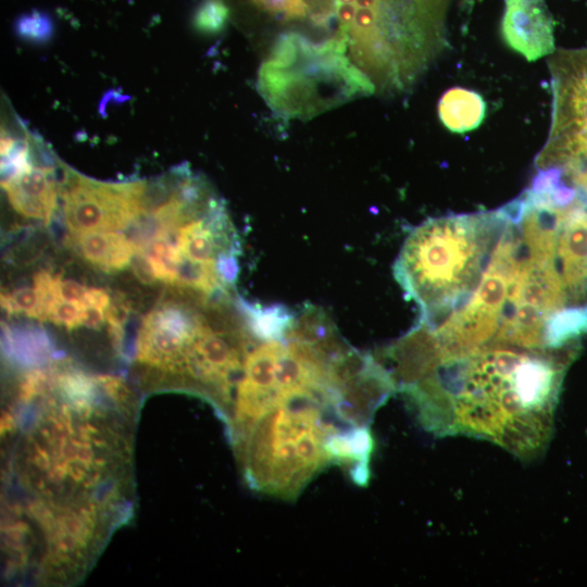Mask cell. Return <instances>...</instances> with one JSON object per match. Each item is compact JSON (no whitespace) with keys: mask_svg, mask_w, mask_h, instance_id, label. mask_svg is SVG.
I'll use <instances>...</instances> for the list:
<instances>
[{"mask_svg":"<svg viewBox=\"0 0 587 587\" xmlns=\"http://www.w3.org/2000/svg\"><path fill=\"white\" fill-rule=\"evenodd\" d=\"M248 485L292 500L321 471L346 470L354 483L370 476V427L349 422L342 403L326 396H301L273 408L235 444Z\"/></svg>","mask_w":587,"mask_h":587,"instance_id":"1","label":"cell"},{"mask_svg":"<svg viewBox=\"0 0 587 587\" xmlns=\"http://www.w3.org/2000/svg\"><path fill=\"white\" fill-rule=\"evenodd\" d=\"M486 115V102L474 90L453 87L438 102V116L446 128L463 134L477 128Z\"/></svg>","mask_w":587,"mask_h":587,"instance_id":"11","label":"cell"},{"mask_svg":"<svg viewBox=\"0 0 587 587\" xmlns=\"http://www.w3.org/2000/svg\"><path fill=\"white\" fill-rule=\"evenodd\" d=\"M587 335V304L564 307L547 320L544 332L546 349H574V341Z\"/></svg>","mask_w":587,"mask_h":587,"instance_id":"12","label":"cell"},{"mask_svg":"<svg viewBox=\"0 0 587 587\" xmlns=\"http://www.w3.org/2000/svg\"><path fill=\"white\" fill-rule=\"evenodd\" d=\"M105 321V311L95 305L83 304L82 324L89 328H99Z\"/></svg>","mask_w":587,"mask_h":587,"instance_id":"21","label":"cell"},{"mask_svg":"<svg viewBox=\"0 0 587 587\" xmlns=\"http://www.w3.org/2000/svg\"><path fill=\"white\" fill-rule=\"evenodd\" d=\"M61 196L71 233L122 230L147 210L141 180L100 182L67 171Z\"/></svg>","mask_w":587,"mask_h":587,"instance_id":"5","label":"cell"},{"mask_svg":"<svg viewBox=\"0 0 587 587\" xmlns=\"http://www.w3.org/2000/svg\"><path fill=\"white\" fill-rule=\"evenodd\" d=\"M229 9L223 0H204L196 10L192 24L197 32L214 35L223 30Z\"/></svg>","mask_w":587,"mask_h":587,"instance_id":"15","label":"cell"},{"mask_svg":"<svg viewBox=\"0 0 587 587\" xmlns=\"http://www.w3.org/2000/svg\"><path fill=\"white\" fill-rule=\"evenodd\" d=\"M5 348L9 353L24 364H36L49 354L47 337L39 330L11 329L4 326Z\"/></svg>","mask_w":587,"mask_h":587,"instance_id":"13","label":"cell"},{"mask_svg":"<svg viewBox=\"0 0 587 587\" xmlns=\"http://www.w3.org/2000/svg\"><path fill=\"white\" fill-rule=\"evenodd\" d=\"M260 9L277 18L301 20L309 16L307 0H251Z\"/></svg>","mask_w":587,"mask_h":587,"instance_id":"17","label":"cell"},{"mask_svg":"<svg viewBox=\"0 0 587 587\" xmlns=\"http://www.w3.org/2000/svg\"><path fill=\"white\" fill-rule=\"evenodd\" d=\"M449 0H376L363 35L345 42L351 62L375 91H408L447 47Z\"/></svg>","mask_w":587,"mask_h":587,"instance_id":"4","label":"cell"},{"mask_svg":"<svg viewBox=\"0 0 587 587\" xmlns=\"http://www.w3.org/2000/svg\"><path fill=\"white\" fill-rule=\"evenodd\" d=\"M87 288L73 279H62L61 276L55 278L57 297L62 300L83 303Z\"/></svg>","mask_w":587,"mask_h":587,"instance_id":"19","label":"cell"},{"mask_svg":"<svg viewBox=\"0 0 587 587\" xmlns=\"http://www.w3.org/2000/svg\"><path fill=\"white\" fill-rule=\"evenodd\" d=\"M14 28L22 39L37 43L48 41L53 32L50 17L38 11L21 15Z\"/></svg>","mask_w":587,"mask_h":587,"instance_id":"16","label":"cell"},{"mask_svg":"<svg viewBox=\"0 0 587 587\" xmlns=\"http://www.w3.org/2000/svg\"><path fill=\"white\" fill-rule=\"evenodd\" d=\"M83 303L57 299L50 310L49 321L68 329L82 324Z\"/></svg>","mask_w":587,"mask_h":587,"instance_id":"18","label":"cell"},{"mask_svg":"<svg viewBox=\"0 0 587 587\" xmlns=\"http://www.w3.org/2000/svg\"><path fill=\"white\" fill-rule=\"evenodd\" d=\"M67 242L79 257L105 272L123 270L136 252L129 238L116 232L71 233Z\"/></svg>","mask_w":587,"mask_h":587,"instance_id":"10","label":"cell"},{"mask_svg":"<svg viewBox=\"0 0 587 587\" xmlns=\"http://www.w3.org/2000/svg\"><path fill=\"white\" fill-rule=\"evenodd\" d=\"M258 91L283 118H311L375 87L336 36L314 42L297 32L277 37L258 71Z\"/></svg>","mask_w":587,"mask_h":587,"instance_id":"3","label":"cell"},{"mask_svg":"<svg viewBox=\"0 0 587 587\" xmlns=\"http://www.w3.org/2000/svg\"><path fill=\"white\" fill-rule=\"evenodd\" d=\"M129 264L141 283L152 284L158 279L149 259L142 251L136 250Z\"/></svg>","mask_w":587,"mask_h":587,"instance_id":"20","label":"cell"},{"mask_svg":"<svg viewBox=\"0 0 587 587\" xmlns=\"http://www.w3.org/2000/svg\"><path fill=\"white\" fill-rule=\"evenodd\" d=\"M504 226L496 210L429 218L408 235L392 270L419 305L417 322L436 326L469 301Z\"/></svg>","mask_w":587,"mask_h":587,"instance_id":"2","label":"cell"},{"mask_svg":"<svg viewBox=\"0 0 587 587\" xmlns=\"http://www.w3.org/2000/svg\"><path fill=\"white\" fill-rule=\"evenodd\" d=\"M504 42L528 61L554 53L553 22L544 0H504Z\"/></svg>","mask_w":587,"mask_h":587,"instance_id":"8","label":"cell"},{"mask_svg":"<svg viewBox=\"0 0 587 587\" xmlns=\"http://www.w3.org/2000/svg\"><path fill=\"white\" fill-rule=\"evenodd\" d=\"M554 263L564 287L566 307L587 304V197L580 193L565 210Z\"/></svg>","mask_w":587,"mask_h":587,"instance_id":"7","label":"cell"},{"mask_svg":"<svg viewBox=\"0 0 587 587\" xmlns=\"http://www.w3.org/2000/svg\"><path fill=\"white\" fill-rule=\"evenodd\" d=\"M110 302L109 294L101 288H87L83 299V304L95 305L104 311L110 305Z\"/></svg>","mask_w":587,"mask_h":587,"instance_id":"22","label":"cell"},{"mask_svg":"<svg viewBox=\"0 0 587 587\" xmlns=\"http://www.w3.org/2000/svg\"><path fill=\"white\" fill-rule=\"evenodd\" d=\"M1 185L17 213L45 222L53 215L58 189L51 168L32 165Z\"/></svg>","mask_w":587,"mask_h":587,"instance_id":"9","label":"cell"},{"mask_svg":"<svg viewBox=\"0 0 587 587\" xmlns=\"http://www.w3.org/2000/svg\"><path fill=\"white\" fill-rule=\"evenodd\" d=\"M1 305L8 313H24L45 321L41 296L35 286L22 287L10 294H2Z\"/></svg>","mask_w":587,"mask_h":587,"instance_id":"14","label":"cell"},{"mask_svg":"<svg viewBox=\"0 0 587 587\" xmlns=\"http://www.w3.org/2000/svg\"><path fill=\"white\" fill-rule=\"evenodd\" d=\"M205 320L189 304L165 302L155 307L145 316L138 333V360L183 374L188 351Z\"/></svg>","mask_w":587,"mask_h":587,"instance_id":"6","label":"cell"}]
</instances>
